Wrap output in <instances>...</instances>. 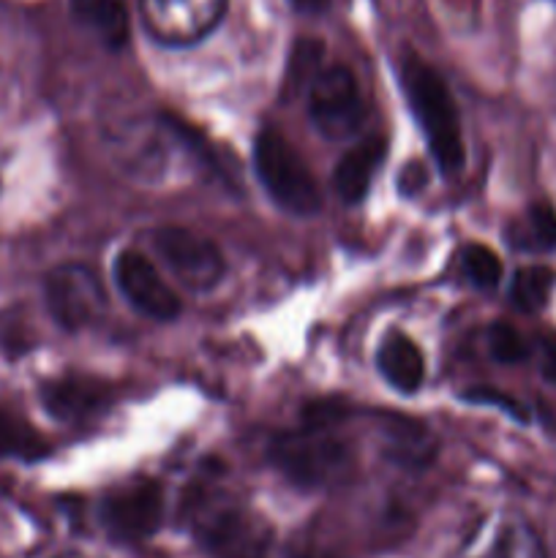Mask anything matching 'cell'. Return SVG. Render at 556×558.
I'll return each instance as SVG.
<instances>
[{
    "label": "cell",
    "instance_id": "cell-12",
    "mask_svg": "<svg viewBox=\"0 0 556 558\" xmlns=\"http://www.w3.org/2000/svg\"><path fill=\"white\" fill-rule=\"evenodd\" d=\"M44 407L49 414L63 423H80L107 409L109 390L104 381L90 379V376H65V379L49 381L41 390Z\"/></svg>",
    "mask_w": 556,
    "mask_h": 558
},
{
    "label": "cell",
    "instance_id": "cell-1",
    "mask_svg": "<svg viewBox=\"0 0 556 558\" xmlns=\"http://www.w3.org/2000/svg\"><path fill=\"white\" fill-rule=\"evenodd\" d=\"M183 515L191 534L216 558H262L270 543L262 518L213 474L189 485Z\"/></svg>",
    "mask_w": 556,
    "mask_h": 558
},
{
    "label": "cell",
    "instance_id": "cell-19",
    "mask_svg": "<svg viewBox=\"0 0 556 558\" xmlns=\"http://www.w3.org/2000/svg\"><path fill=\"white\" fill-rule=\"evenodd\" d=\"M0 452H5V456L38 458L47 452V447H44V441L38 439V434L31 425L9 417V414H0Z\"/></svg>",
    "mask_w": 556,
    "mask_h": 558
},
{
    "label": "cell",
    "instance_id": "cell-20",
    "mask_svg": "<svg viewBox=\"0 0 556 558\" xmlns=\"http://www.w3.org/2000/svg\"><path fill=\"white\" fill-rule=\"evenodd\" d=\"M488 349L499 363H523L529 357V341L510 325H494L488 332Z\"/></svg>",
    "mask_w": 556,
    "mask_h": 558
},
{
    "label": "cell",
    "instance_id": "cell-13",
    "mask_svg": "<svg viewBox=\"0 0 556 558\" xmlns=\"http://www.w3.org/2000/svg\"><path fill=\"white\" fill-rule=\"evenodd\" d=\"M385 153L387 145L382 136L360 140L358 145L343 153L341 161L336 163V172H333V189L347 205H358L365 199L382 161H385Z\"/></svg>",
    "mask_w": 556,
    "mask_h": 558
},
{
    "label": "cell",
    "instance_id": "cell-17",
    "mask_svg": "<svg viewBox=\"0 0 556 558\" xmlns=\"http://www.w3.org/2000/svg\"><path fill=\"white\" fill-rule=\"evenodd\" d=\"M510 243L523 251L556 248V213L545 205H534L523 213L510 232Z\"/></svg>",
    "mask_w": 556,
    "mask_h": 558
},
{
    "label": "cell",
    "instance_id": "cell-2",
    "mask_svg": "<svg viewBox=\"0 0 556 558\" xmlns=\"http://www.w3.org/2000/svg\"><path fill=\"white\" fill-rule=\"evenodd\" d=\"M278 474L305 490L341 485L354 472V450L327 420H314L298 430H283L267 447Z\"/></svg>",
    "mask_w": 556,
    "mask_h": 558
},
{
    "label": "cell",
    "instance_id": "cell-6",
    "mask_svg": "<svg viewBox=\"0 0 556 558\" xmlns=\"http://www.w3.org/2000/svg\"><path fill=\"white\" fill-rule=\"evenodd\" d=\"M153 254L169 276L191 292H210L227 272V262L213 240L185 227H158L147 234Z\"/></svg>",
    "mask_w": 556,
    "mask_h": 558
},
{
    "label": "cell",
    "instance_id": "cell-5",
    "mask_svg": "<svg viewBox=\"0 0 556 558\" xmlns=\"http://www.w3.org/2000/svg\"><path fill=\"white\" fill-rule=\"evenodd\" d=\"M305 101L311 123L327 140H349L365 123L363 93L347 65H325L314 71Z\"/></svg>",
    "mask_w": 556,
    "mask_h": 558
},
{
    "label": "cell",
    "instance_id": "cell-10",
    "mask_svg": "<svg viewBox=\"0 0 556 558\" xmlns=\"http://www.w3.org/2000/svg\"><path fill=\"white\" fill-rule=\"evenodd\" d=\"M114 283L120 294L131 303V308L140 311L142 316L156 322H172L180 314L178 294L169 289L158 267L153 265L150 256L142 251H120L114 259Z\"/></svg>",
    "mask_w": 556,
    "mask_h": 558
},
{
    "label": "cell",
    "instance_id": "cell-4",
    "mask_svg": "<svg viewBox=\"0 0 556 558\" xmlns=\"http://www.w3.org/2000/svg\"><path fill=\"white\" fill-rule=\"evenodd\" d=\"M254 169L262 189L281 210L305 218L314 216L322 207V191L316 185V178L281 131H259L254 142Z\"/></svg>",
    "mask_w": 556,
    "mask_h": 558
},
{
    "label": "cell",
    "instance_id": "cell-18",
    "mask_svg": "<svg viewBox=\"0 0 556 558\" xmlns=\"http://www.w3.org/2000/svg\"><path fill=\"white\" fill-rule=\"evenodd\" d=\"M458 267H461V276L478 289H496L501 281V262L488 245L472 243L461 248Z\"/></svg>",
    "mask_w": 556,
    "mask_h": 558
},
{
    "label": "cell",
    "instance_id": "cell-3",
    "mask_svg": "<svg viewBox=\"0 0 556 558\" xmlns=\"http://www.w3.org/2000/svg\"><path fill=\"white\" fill-rule=\"evenodd\" d=\"M401 87L409 109L428 142L434 161L445 178H452L467 163L461 120H458L456 101L447 90L445 80L414 54H407L401 63Z\"/></svg>",
    "mask_w": 556,
    "mask_h": 558
},
{
    "label": "cell",
    "instance_id": "cell-15",
    "mask_svg": "<svg viewBox=\"0 0 556 558\" xmlns=\"http://www.w3.org/2000/svg\"><path fill=\"white\" fill-rule=\"evenodd\" d=\"M71 14L104 47L123 49L125 41H129V9H125V0H71Z\"/></svg>",
    "mask_w": 556,
    "mask_h": 558
},
{
    "label": "cell",
    "instance_id": "cell-8",
    "mask_svg": "<svg viewBox=\"0 0 556 558\" xmlns=\"http://www.w3.org/2000/svg\"><path fill=\"white\" fill-rule=\"evenodd\" d=\"M147 33L164 47H191L221 22L227 0H140Z\"/></svg>",
    "mask_w": 556,
    "mask_h": 558
},
{
    "label": "cell",
    "instance_id": "cell-22",
    "mask_svg": "<svg viewBox=\"0 0 556 558\" xmlns=\"http://www.w3.org/2000/svg\"><path fill=\"white\" fill-rule=\"evenodd\" d=\"M55 558H93V556H85V554H76V550H69V554H60Z\"/></svg>",
    "mask_w": 556,
    "mask_h": 558
},
{
    "label": "cell",
    "instance_id": "cell-14",
    "mask_svg": "<svg viewBox=\"0 0 556 558\" xmlns=\"http://www.w3.org/2000/svg\"><path fill=\"white\" fill-rule=\"evenodd\" d=\"M376 368L385 376L387 385L392 390L403 392V396L418 392L425 379L423 352H420L412 338L398 330H390L382 338L379 352H376Z\"/></svg>",
    "mask_w": 556,
    "mask_h": 558
},
{
    "label": "cell",
    "instance_id": "cell-11",
    "mask_svg": "<svg viewBox=\"0 0 556 558\" xmlns=\"http://www.w3.org/2000/svg\"><path fill=\"white\" fill-rule=\"evenodd\" d=\"M452 558H545L540 534L512 512H491L467 534Z\"/></svg>",
    "mask_w": 556,
    "mask_h": 558
},
{
    "label": "cell",
    "instance_id": "cell-21",
    "mask_svg": "<svg viewBox=\"0 0 556 558\" xmlns=\"http://www.w3.org/2000/svg\"><path fill=\"white\" fill-rule=\"evenodd\" d=\"M294 5H300L305 11H322L327 9V0H294Z\"/></svg>",
    "mask_w": 556,
    "mask_h": 558
},
{
    "label": "cell",
    "instance_id": "cell-9",
    "mask_svg": "<svg viewBox=\"0 0 556 558\" xmlns=\"http://www.w3.org/2000/svg\"><path fill=\"white\" fill-rule=\"evenodd\" d=\"M164 521V490L153 480H131L101 501V523L112 537L142 539Z\"/></svg>",
    "mask_w": 556,
    "mask_h": 558
},
{
    "label": "cell",
    "instance_id": "cell-7",
    "mask_svg": "<svg viewBox=\"0 0 556 558\" xmlns=\"http://www.w3.org/2000/svg\"><path fill=\"white\" fill-rule=\"evenodd\" d=\"M44 298L52 319L69 332L87 330L107 314V292L101 281L82 265L55 267L44 283Z\"/></svg>",
    "mask_w": 556,
    "mask_h": 558
},
{
    "label": "cell",
    "instance_id": "cell-16",
    "mask_svg": "<svg viewBox=\"0 0 556 558\" xmlns=\"http://www.w3.org/2000/svg\"><path fill=\"white\" fill-rule=\"evenodd\" d=\"M554 289H556V272L551 270V267L532 265V267H521V270L512 276L510 298L518 308L534 314V311H543L545 305H548Z\"/></svg>",
    "mask_w": 556,
    "mask_h": 558
}]
</instances>
